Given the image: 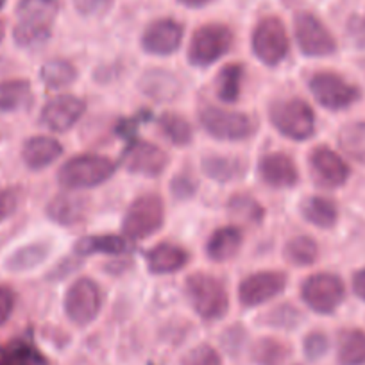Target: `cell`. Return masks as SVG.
Masks as SVG:
<instances>
[{"label":"cell","mask_w":365,"mask_h":365,"mask_svg":"<svg viewBox=\"0 0 365 365\" xmlns=\"http://www.w3.org/2000/svg\"><path fill=\"white\" fill-rule=\"evenodd\" d=\"M58 15L56 0H20L16 8V24L13 36L16 45L24 48H36L51 38L52 24Z\"/></svg>","instance_id":"obj_1"},{"label":"cell","mask_w":365,"mask_h":365,"mask_svg":"<svg viewBox=\"0 0 365 365\" xmlns=\"http://www.w3.org/2000/svg\"><path fill=\"white\" fill-rule=\"evenodd\" d=\"M115 165L108 158L96 154L70 158L58 172V181L63 188L81 190V188L99 187L113 175Z\"/></svg>","instance_id":"obj_2"},{"label":"cell","mask_w":365,"mask_h":365,"mask_svg":"<svg viewBox=\"0 0 365 365\" xmlns=\"http://www.w3.org/2000/svg\"><path fill=\"white\" fill-rule=\"evenodd\" d=\"M187 296L194 310L206 321H217L227 314L230 297L222 282L210 274H192L187 279Z\"/></svg>","instance_id":"obj_3"},{"label":"cell","mask_w":365,"mask_h":365,"mask_svg":"<svg viewBox=\"0 0 365 365\" xmlns=\"http://www.w3.org/2000/svg\"><path fill=\"white\" fill-rule=\"evenodd\" d=\"M270 122L287 138H310L315 131V117L312 108L303 99H287L274 103L270 108Z\"/></svg>","instance_id":"obj_4"},{"label":"cell","mask_w":365,"mask_h":365,"mask_svg":"<svg viewBox=\"0 0 365 365\" xmlns=\"http://www.w3.org/2000/svg\"><path fill=\"white\" fill-rule=\"evenodd\" d=\"M233 45V33L222 24H208L197 29L188 47V59L195 66H210L227 54Z\"/></svg>","instance_id":"obj_5"},{"label":"cell","mask_w":365,"mask_h":365,"mask_svg":"<svg viewBox=\"0 0 365 365\" xmlns=\"http://www.w3.org/2000/svg\"><path fill=\"white\" fill-rule=\"evenodd\" d=\"M252 52L263 65L276 66L289 54V36L282 20L263 19L252 33Z\"/></svg>","instance_id":"obj_6"},{"label":"cell","mask_w":365,"mask_h":365,"mask_svg":"<svg viewBox=\"0 0 365 365\" xmlns=\"http://www.w3.org/2000/svg\"><path fill=\"white\" fill-rule=\"evenodd\" d=\"M163 219V201L158 195H143L129 206L122 227L128 238H145L161 230Z\"/></svg>","instance_id":"obj_7"},{"label":"cell","mask_w":365,"mask_h":365,"mask_svg":"<svg viewBox=\"0 0 365 365\" xmlns=\"http://www.w3.org/2000/svg\"><path fill=\"white\" fill-rule=\"evenodd\" d=\"M103 307V294L97 283L90 278H81L72 283L65 296L66 317L77 326H86L96 321Z\"/></svg>","instance_id":"obj_8"},{"label":"cell","mask_w":365,"mask_h":365,"mask_svg":"<svg viewBox=\"0 0 365 365\" xmlns=\"http://www.w3.org/2000/svg\"><path fill=\"white\" fill-rule=\"evenodd\" d=\"M201 125L212 136L227 142H242L255 135L256 125L247 115L224 111L219 108H206L199 115Z\"/></svg>","instance_id":"obj_9"},{"label":"cell","mask_w":365,"mask_h":365,"mask_svg":"<svg viewBox=\"0 0 365 365\" xmlns=\"http://www.w3.org/2000/svg\"><path fill=\"white\" fill-rule=\"evenodd\" d=\"M344 283L333 274H314L303 283L301 296L317 314H333L344 301Z\"/></svg>","instance_id":"obj_10"},{"label":"cell","mask_w":365,"mask_h":365,"mask_svg":"<svg viewBox=\"0 0 365 365\" xmlns=\"http://www.w3.org/2000/svg\"><path fill=\"white\" fill-rule=\"evenodd\" d=\"M310 91L328 110H344L358 101V90L333 72H319L310 79Z\"/></svg>","instance_id":"obj_11"},{"label":"cell","mask_w":365,"mask_h":365,"mask_svg":"<svg viewBox=\"0 0 365 365\" xmlns=\"http://www.w3.org/2000/svg\"><path fill=\"white\" fill-rule=\"evenodd\" d=\"M294 26H296L297 45L304 56L322 58V56H331L336 51L335 38L312 13H299Z\"/></svg>","instance_id":"obj_12"},{"label":"cell","mask_w":365,"mask_h":365,"mask_svg":"<svg viewBox=\"0 0 365 365\" xmlns=\"http://www.w3.org/2000/svg\"><path fill=\"white\" fill-rule=\"evenodd\" d=\"M287 287V276L282 272H256L238 287V299L244 307H259L267 303L278 294H282Z\"/></svg>","instance_id":"obj_13"},{"label":"cell","mask_w":365,"mask_h":365,"mask_svg":"<svg viewBox=\"0 0 365 365\" xmlns=\"http://www.w3.org/2000/svg\"><path fill=\"white\" fill-rule=\"evenodd\" d=\"M122 163L125 165L133 174H142L154 178L165 170L168 163V158L158 145L149 142H133L122 154Z\"/></svg>","instance_id":"obj_14"},{"label":"cell","mask_w":365,"mask_h":365,"mask_svg":"<svg viewBox=\"0 0 365 365\" xmlns=\"http://www.w3.org/2000/svg\"><path fill=\"white\" fill-rule=\"evenodd\" d=\"M86 104L73 96H59L48 101L41 110V124L56 133H65L72 129L83 117Z\"/></svg>","instance_id":"obj_15"},{"label":"cell","mask_w":365,"mask_h":365,"mask_svg":"<svg viewBox=\"0 0 365 365\" xmlns=\"http://www.w3.org/2000/svg\"><path fill=\"white\" fill-rule=\"evenodd\" d=\"M310 165L317 181L324 187H342L349 178V167L346 161L329 147H317L312 150Z\"/></svg>","instance_id":"obj_16"},{"label":"cell","mask_w":365,"mask_h":365,"mask_svg":"<svg viewBox=\"0 0 365 365\" xmlns=\"http://www.w3.org/2000/svg\"><path fill=\"white\" fill-rule=\"evenodd\" d=\"M182 27L175 20L163 19L150 24L142 38V45L149 54L168 56L175 52L181 45Z\"/></svg>","instance_id":"obj_17"},{"label":"cell","mask_w":365,"mask_h":365,"mask_svg":"<svg viewBox=\"0 0 365 365\" xmlns=\"http://www.w3.org/2000/svg\"><path fill=\"white\" fill-rule=\"evenodd\" d=\"M259 178L270 188H290L297 182V168L292 158L283 153L265 154L258 165Z\"/></svg>","instance_id":"obj_18"},{"label":"cell","mask_w":365,"mask_h":365,"mask_svg":"<svg viewBox=\"0 0 365 365\" xmlns=\"http://www.w3.org/2000/svg\"><path fill=\"white\" fill-rule=\"evenodd\" d=\"M138 88L143 96L156 101V103H170V101L178 99L182 90L181 81L174 73L161 68H154L143 73L140 77Z\"/></svg>","instance_id":"obj_19"},{"label":"cell","mask_w":365,"mask_h":365,"mask_svg":"<svg viewBox=\"0 0 365 365\" xmlns=\"http://www.w3.org/2000/svg\"><path fill=\"white\" fill-rule=\"evenodd\" d=\"M63 153V147L58 140L51 136H33L22 147V160L31 170H41L54 163Z\"/></svg>","instance_id":"obj_20"},{"label":"cell","mask_w":365,"mask_h":365,"mask_svg":"<svg viewBox=\"0 0 365 365\" xmlns=\"http://www.w3.org/2000/svg\"><path fill=\"white\" fill-rule=\"evenodd\" d=\"M188 252L174 244H158L147 252V265L154 274H172L187 265Z\"/></svg>","instance_id":"obj_21"},{"label":"cell","mask_w":365,"mask_h":365,"mask_svg":"<svg viewBox=\"0 0 365 365\" xmlns=\"http://www.w3.org/2000/svg\"><path fill=\"white\" fill-rule=\"evenodd\" d=\"M88 202L79 195H58L47 206V215L61 226H73L86 215Z\"/></svg>","instance_id":"obj_22"},{"label":"cell","mask_w":365,"mask_h":365,"mask_svg":"<svg viewBox=\"0 0 365 365\" xmlns=\"http://www.w3.org/2000/svg\"><path fill=\"white\" fill-rule=\"evenodd\" d=\"M242 247V233L238 227L227 226L220 227L215 233L210 237L208 245H206V251L208 256L213 262H227L233 256H237V252Z\"/></svg>","instance_id":"obj_23"},{"label":"cell","mask_w":365,"mask_h":365,"mask_svg":"<svg viewBox=\"0 0 365 365\" xmlns=\"http://www.w3.org/2000/svg\"><path fill=\"white\" fill-rule=\"evenodd\" d=\"M301 213H303V217L308 222H312L317 227H322V230L333 227L336 219H339L335 202L326 197H319V195L304 199L301 202Z\"/></svg>","instance_id":"obj_24"},{"label":"cell","mask_w":365,"mask_h":365,"mask_svg":"<svg viewBox=\"0 0 365 365\" xmlns=\"http://www.w3.org/2000/svg\"><path fill=\"white\" fill-rule=\"evenodd\" d=\"M202 172L219 182H230L245 174V163L233 156H208L202 160Z\"/></svg>","instance_id":"obj_25"},{"label":"cell","mask_w":365,"mask_h":365,"mask_svg":"<svg viewBox=\"0 0 365 365\" xmlns=\"http://www.w3.org/2000/svg\"><path fill=\"white\" fill-rule=\"evenodd\" d=\"M0 365H48L47 358L26 340L0 346Z\"/></svg>","instance_id":"obj_26"},{"label":"cell","mask_w":365,"mask_h":365,"mask_svg":"<svg viewBox=\"0 0 365 365\" xmlns=\"http://www.w3.org/2000/svg\"><path fill=\"white\" fill-rule=\"evenodd\" d=\"M129 251V242L120 237H111V235H101V237H86L81 238L76 244V252L81 256L97 255H122Z\"/></svg>","instance_id":"obj_27"},{"label":"cell","mask_w":365,"mask_h":365,"mask_svg":"<svg viewBox=\"0 0 365 365\" xmlns=\"http://www.w3.org/2000/svg\"><path fill=\"white\" fill-rule=\"evenodd\" d=\"M340 365H365V333L360 329H347L340 335Z\"/></svg>","instance_id":"obj_28"},{"label":"cell","mask_w":365,"mask_h":365,"mask_svg":"<svg viewBox=\"0 0 365 365\" xmlns=\"http://www.w3.org/2000/svg\"><path fill=\"white\" fill-rule=\"evenodd\" d=\"M242 77L244 66L238 63H230L217 76V96L224 103H237L242 91Z\"/></svg>","instance_id":"obj_29"},{"label":"cell","mask_w":365,"mask_h":365,"mask_svg":"<svg viewBox=\"0 0 365 365\" xmlns=\"http://www.w3.org/2000/svg\"><path fill=\"white\" fill-rule=\"evenodd\" d=\"M31 101V86L27 81H6L0 84V110L16 111Z\"/></svg>","instance_id":"obj_30"},{"label":"cell","mask_w":365,"mask_h":365,"mask_svg":"<svg viewBox=\"0 0 365 365\" xmlns=\"http://www.w3.org/2000/svg\"><path fill=\"white\" fill-rule=\"evenodd\" d=\"M251 356L258 365H282L290 356V349L276 339H259L252 346Z\"/></svg>","instance_id":"obj_31"},{"label":"cell","mask_w":365,"mask_h":365,"mask_svg":"<svg viewBox=\"0 0 365 365\" xmlns=\"http://www.w3.org/2000/svg\"><path fill=\"white\" fill-rule=\"evenodd\" d=\"M339 143L353 160L365 163V122H354L339 133Z\"/></svg>","instance_id":"obj_32"},{"label":"cell","mask_w":365,"mask_h":365,"mask_svg":"<svg viewBox=\"0 0 365 365\" xmlns=\"http://www.w3.org/2000/svg\"><path fill=\"white\" fill-rule=\"evenodd\" d=\"M77 72L73 68L72 63L65 61V59H52V61L45 63L41 68V79L48 88H65L76 81Z\"/></svg>","instance_id":"obj_33"},{"label":"cell","mask_w":365,"mask_h":365,"mask_svg":"<svg viewBox=\"0 0 365 365\" xmlns=\"http://www.w3.org/2000/svg\"><path fill=\"white\" fill-rule=\"evenodd\" d=\"M48 256V245L47 244H31L26 247L19 249L13 252L11 258L8 259V269L13 272H22V270H31L36 265L45 262Z\"/></svg>","instance_id":"obj_34"},{"label":"cell","mask_w":365,"mask_h":365,"mask_svg":"<svg viewBox=\"0 0 365 365\" xmlns=\"http://www.w3.org/2000/svg\"><path fill=\"white\" fill-rule=\"evenodd\" d=\"M319 247L312 237H296L285 245V258L294 265H312L317 259Z\"/></svg>","instance_id":"obj_35"},{"label":"cell","mask_w":365,"mask_h":365,"mask_svg":"<svg viewBox=\"0 0 365 365\" xmlns=\"http://www.w3.org/2000/svg\"><path fill=\"white\" fill-rule=\"evenodd\" d=\"M160 129L174 145H188L192 142V128L179 115L165 113L160 118Z\"/></svg>","instance_id":"obj_36"},{"label":"cell","mask_w":365,"mask_h":365,"mask_svg":"<svg viewBox=\"0 0 365 365\" xmlns=\"http://www.w3.org/2000/svg\"><path fill=\"white\" fill-rule=\"evenodd\" d=\"M230 210L235 217L245 222H259L263 217V208L247 195H235L230 202Z\"/></svg>","instance_id":"obj_37"},{"label":"cell","mask_w":365,"mask_h":365,"mask_svg":"<svg viewBox=\"0 0 365 365\" xmlns=\"http://www.w3.org/2000/svg\"><path fill=\"white\" fill-rule=\"evenodd\" d=\"M181 365H222V360H220V354L213 347L202 344V346L188 351L182 356Z\"/></svg>","instance_id":"obj_38"},{"label":"cell","mask_w":365,"mask_h":365,"mask_svg":"<svg viewBox=\"0 0 365 365\" xmlns=\"http://www.w3.org/2000/svg\"><path fill=\"white\" fill-rule=\"evenodd\" d=\"M299 321H301L299 312H297L296 308L290 307V304L278 307L276 310H272V314L269 315V324L274 326V328L292 329L296 328Z\"/></svg>","instance_id":"obj_39"},{"label":"cell","mask_w":365,"mask_h":365,"mask_svg":"<svg viewBox=\"0 0 365 365\" xmlns=\"http://www.w3.org/2000/svg\"><path fill=\"white\" fill-rule=\"evenodd\" d=\"M328 351V339L322 333H310L304 339V354L308 360H319Z\"/></svg>","instance_id":"obj_40"},{"label":"cell","mask_w":365,"mask_h":365,"mask_svg":"<svg viewBox=\"0 0 365 365\" xmlns=\"http://www.w3.org/2000/svg\"><path fill=\"white\" fill-rule=\"evenodd\" d=\"M197 192V182L187 174L175 175L172 179V194L178 199H190Z\"/></svg>","instance_id":"obj_41"},{"label":"cell","mask_w":365,"mask_h":365,"mask_svg":"<svg viewBox=\"0 0 365 365\" xmlns=\"http://www.w3.org/2000/svg\"><path fill=\"white\" fill-rule=\"evenodd\" d=\"M113 0H73L76 9L84 16H97L106 11Z\"/></svg>","instance_id":"obj_42"},{"label":"cell","mask_w":365,"mask_h":365,"mask_svg":"<svg viewBox=\"0 0 365 365\" xmlns=\"http://www.w3.org/2000/svg\"><path fill=\"white\" fill-rule=\"evenodd\" d=\"M16 206H19V194L15 190H11V188L0 190V220L13 215Z\"/></svg>","instance_id":"obj_43"},{"label":"cell","mask_w":365,"mask_h":365,"mask_svg":"<svg viewBox=\"0 0 365 365\" xmlns=\"http://www.w3.org/2000/svg\"><path fill=\"white\" fill-rule=\"evenodd\" d=\"M15 308V294L6 287H0V326L4 324Z\"/></svg>","instance_id":"obj_44"},{"label":"cell","mask_w":365,"mask_h":365,"mask_svg":"<svg viewBox=\"0 0 365 365\" xmlns=\"http://www.w3.org/2000/svg\"><path fill=\"white\" fill-rule=\"evenodd\" d=\"M349 36L358 47H365V15H356L349 20Z\"/></svg>","instance_id":"obj_45"},{"label":"cell","mask_w":365,"mask_h":365,"mask_svg":"<svg viewBox=\"0 0 365 365\" xmlns=\"http://www.w3.org/2000/svg\"><path fill=\"white\" fill-rule=\"evenodd\" d=\"M353 290L360 299L365 301V269L354 274L353 278Z\"/></svg>","instance_id":"obj_46"},{"label":"cell","mask_w":365,"mask_h":365,"mask_svg":"<svg viewBox=\"0 0 365 365\" xmlns=\"http://www.w3.org/2000/svg\"><path fill=\"white\" fill-rule=\"evenodd\" d=\"M181 4L188 6V8H201V6L208 4L210 0H179Z\"/></svg>","instance_id":"obj_47"},{"label":"cell","mask_w":365,"mask_h":365,"mask_svg":"<svg viewBox=\"0 0 365 365\" xmlns=\"http://www.w3.org/2000/svg\"><path fill=\"white\" fill-rule=\"evenodd\" d=\"M2 38H4V24L0 22V40H2Z\"/></svg>","instance_id":"obj_48"},{"label":"cell","mask_w":365,"mask_h":365,"mask_svg":"<svg viewBox=\"0 0 365 365\" xmlns=\"http://www.w3.org/2000/svg\"><path fill=\"white\" fill-rule=\"evenodd\" d=\"M4 4H6V0H0V9L4 8Z\"/></svg>","instance_id":"obj_49"}]
</instances>
